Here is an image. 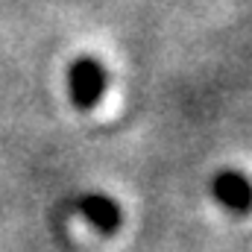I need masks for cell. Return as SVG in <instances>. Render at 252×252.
I'll return each instance as SVG.
<instances>
[{"label": "cell", "mask_w": 252, "mask_h": 252, "mask_svg": "<svg viewBox=\"0 0 252 252\" xmlns=\"http://www.w3.org/2000/svg\"><path fill=\"white\" fill-rule=\"evenodd\" d=\"M67 91L76 109H94L106 94V70L91 56H79L67 70Z\"/></svg>", "instance_id": "cell-1"}, {"label": "cell", "mask_w": 252, "mask_h": 252, "mask_svg": "<svg viewBox=\"0 0 252 252\" xmlns=\"http://www.w3.org/2000/svg\"><path fill=\"white\" fill-rule=\"evenodd\" d=\"M211 193L232 214H247L252 208V182L238 170H220L211 179Z\"/></svg>", "instance_id": "cell-2"}, {"label": "cell", "mask_w": 252, "mask_h": 252, "mask_svg": "<svg viewBox=\"0 0 252 252\" xmlns=\"http://www.w3.org/2000/svg\"><path fill=\"white\" fill-rule=\"evenodd\" d=\"M79 214L97 232H103V235H115L121 229V220H124L118 202L112 196H106V193H88V196H82L79 199Z\"/></svg>", "instance_id": "cell-3"}]
</instances>
